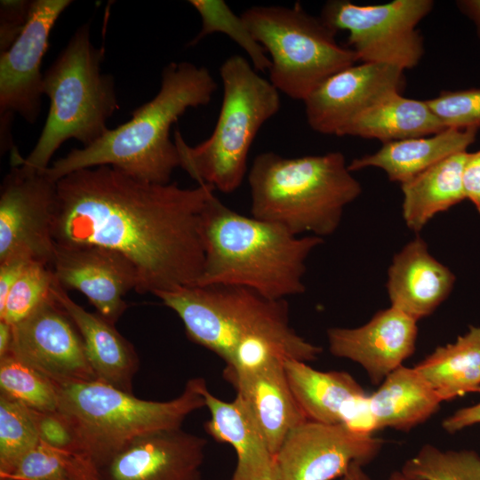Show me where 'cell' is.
Here are the masks:
<instances>
[{
  "label": "cell",
  "mask_w": 480,
  "mask_h": 480,
  "mask_svg": "<svg viewBox=\"0 0 480 480\" xmlns=\"http://www.w3.org/2000/svg\"><path fill=\"white\" fill-rule=\"evenodd\" d=\"M53 238L92 244L126 257L139 293L196 285L204 249L202 214L214 189L156 184L109 165L74 172L57 181Z\"/></svg>",
  "instance_id": "cell-1"
},
{
  "label": "cell",
  "mask_w": 480,
  "mask_h": 480,
  "mask_svg": "<svg viewBox=\"0 0 480 480\" xmlns=\"http://www.w3.org/2000/svg\"><path fill=\"white\" fill-rule=\"evenodd\" d=\"M216 88L206 68L171 62L162 71L156 95L136 108L128 122L87 147L72 149L43 172L57 182L82 169L109 165L140 180L170 183L180 164L171 126L188 108L209 104Z\"/></svg>",
  "instance_id": "cell-2"
},
{
  "label": "cell",
  "mask_w": 480,
  "mask_h": 480,
  "mask_svg": "<svg viewBox=\"0 0 480 480\" xmlns=\"http://www.w3.org/2000/svg\"><path fill=\"white\" fill-rule=\"evenodd\" d=\"M204 261L196 285L247 287L272 300L305 292L306 260L323 243L295 236L283 226L248 217L224 204L214 193L202 214Z\"/></svg>",
  "instance_id": "cell-3"
},
{
  "label": "cell",
  "mask_w": 480,
  "mask_h": 480,
  "mask_svg": "<svg viewBox=\"0 0 480 480\" xmlns=\"http://www.w3.org/2000/svg\"><path fill=\"white\" fill-rule=\"evenodd\" d=\"M340 152L296 158L260 153L248 173L251 214L295 236H330L362 192Z\"/></svg>",
  "instance_id": "cell-4"
},
{
  "label": "cell",
  "mask_w": 480,
  "mask_h": 480,
  "mask_svg": "<svg viewBox=\"0 0 480 480\" xmlns=\"http://www.w3.org/2000/svg\"><path fill=\"white\" fill-rule=\"evenodd\" d=\"M180 318L190 340L227 363L242 342L265 338L293 360L315 361L322 348L291 326L286 300H272L247 287L191 285L154 294Z\"/></svg>",
  "instance_id": "cell-5"
},
{
  "label": "cell",
  "mask_w": 480,
  "mask_h": 480,
  "mask_svg": "<svg viewBox=\"0 0 480 480\" xmlns=\"http://www.w3.org/2000/svg\"><path fill=\"white\" fill-rule=\"evenodd\" d=\"M103 56L91 41L89 25L81 26L44 74L50 109L37 142L26 158L12 152V166L43 172L66 140L87 147L108 131L107 121L118 103L112 76L100 71Z\"/></svg>",
  "instance_id": "cell-6"
},
{
  "label": "cell",
  "mask_w": 480,
  "mask_h": 480,
  "mask_svg": "<svg viewBox=\"0 0 480 480\" xmlns=\"http://www.w3.org/2000/svg\"><path fill=\"white\" fill-rule=\"evenodd\" d=\"M222 102L211 136L189 146L175 132L180 164L198 185L232 193L247 172L250 148L260 127L280 109L278 90L240 55L228 58L220 68Z\"/></svg>",
  "instance_id": "cell-7"
},
{
  "label": "cell",
  "mask_w": 480,
  "mask_h": 480,
  "mask_svg": "<svg viewBox=\"0 0 480 480\" xmlns=\"http://www.w3.org/2000/svg\"><path fill=\"white\" fill-rule=\"evenodd\" d=\"M59 407L73 424L82 452L100 468L136 437L180 428L186 418L205 406L190 379L169 401H150L100 380L56 383Z\"/></svg>",
  "instance_id": "cell-8"
},
{
  "label": "cell",
  "mask_w": 480,
  "mask_h": 480,
  "mask_svg": "<svg viewBox=\"0 0 480 480\" xmlns=\"http://www.w3.org/2000/svg\"><path fill=\"white\" fill-rule=\"evenodd\" d=\"M241 17L270 56V83L293 100L304 101L326 78L357 61L350 48L337 43V32L299 3L252 6Z\"/></svg>",
  "instance_id": "cell-9"
},
{
  "label": "cell",
  "mask_w": 480,
  "mask_h": 480,
  "mask_svg": "<svg viewBox=\"0 0 480 480\" xmlns=\"http://www.w3.org/2000/svg\"><path fill=\"white\" fill-rule=\"evenodd\" d=\"M434 7L432 0H394L357 4L348 0L324 4L320 18L330 28L348 32V44L357 60L415 68L424 54L418 24Z\"/></svg>",
  "instance_id": "cell-10"
},
{
  "label": "cell",
  "mask_w": 480,
  "mask_h": 480,
  "mask_svg": "<svg viewBox=\"0 0 480 480\" xmlns=\"http://www.w3.org/2000/svg\"><path fill=\"white\" fill-rule=\"evenodd\" d=\"M57 204V182L12 166L1 186L0 261L20 256L51 266Z\"/></svg>",
  "instance_id": "cell-11"
},
{
  "label": "cell",
  "mask_w": 480,
  "mask_h": 480,
  "mask_svg": "<svg viewBox=\"0 0 480 480\" xmlns=\"http://www.w3.org/2000/svg\"><path fill=\"white\" fill-rule=\"evenodd\" d=\"M383 441L345 424L307 420L293 428L275 455L276 480H334L355 462L364 466Z\"/></svg>",
  "instance_id": "cell-12"
},
{
  "label": "cell",
  "mask_w": 480,
  "mask_h": 480,
  "mask_svg": "<svg viewBox=\"0 0 480 480\" xmlns=\"http://www.w3.org/2000/svg\"><path fill=\"white\" fill-rule=\"evenodd\" d=\"M9 353L56 383L97 380L78 329L52 293L12 325Z\"/></svg>",
  "instance_id": "cell-13"
},
{
  "label": "cell",
  "mask_w": 480,
  "mask_h": 480,
  "mask_svg": "<svg viewBox=\"0 0 480 480\" xmlns=\"http://www.w3.org/2000/svg\"><path fill=\"white\" fill-rule=\"evenodd\" d=\"M70 0L31 1L25 28L13 44L0 54L1 126H11L13 114L36 123L43 95L41 64L50 33Z\"/></svg>",
  "instance_id": "cell-14"
},
{
  "label": "cell",
  "mask_w": 480,
  "mask_h": 480,
  "mask_svg": "<svg viewBox=\"0 0 480 480\" xmlns=\"http://www.w3.org/2000/svg\"><path fill=\"white\" fill-rule=\"evenodd\" d=\"M51 268L66 291L83 293L96 312L115 325L127 308L124 296L138 284L133 264L121 253L99 245L55 243Z\"/></svg>",
  "instance_id": "cell-15"
},
{
  "label": "cell",
  "mask_w": 480,
  "mask_h": 480,
  "mask_svg": "<svg viewBox=\"0 0 480 480\" xmlns=\"http://www.w3.org/2000/svg\"><path fill=\"white\" fill-rule=\"evenodd\" d=\"M405 87L404 70L380 63L347 67L321 83L303 101L308 125L337 135L360 112L392 92Z\"/></svg>",
  "instance_id": "cell-16"
},
{
  "label": "cell",
  "mask_w": 480,
  "mask_h": 480,
  "mask_svg": "<svg viewBox=\"0 0 480 480\" xmlns=\"http://www.w3.org/2000/svg\"><path fill=\"white\" fill-rule=\"evenodd\" d=\"M206 439L181 428L130 442L101 465L100 480H201Z\"/></svg>",
  "instance_id": "cell-17"
},
{
  "label": "cell",
  "mask_w": 480,
  "mask_h": 480,
  "mask_svg": "<svg viewBox=\"0 0 480 480\" xmlns=\"http://www.w3.org/2000/svg\"><path fill=\"white\" fill-rule=\"evenodd\" d=\"M417 336V321L391 306L359 327L327 330L331 354L360 364L374 385L412 356Z\"/></svg>",
  "instance_id": "cell-18"
},
{
  "label": "cell",
  "mask_w": 480,
  "mask_h": 480,
  "mask_svg": "<svg viewBox=\"0 0 480 480\" xmlns=\"http://www.w3.org/2000/svg\"><path fill=\"white\" fill-rule=\"evenodd\" d=\"M284 360L275 357L252 372L223 370L274 456L288 434L308 420L291 388Z\"/></svg>",
  "instance_id": "cell-19"
},
{
  "label": "cell",
  "mask_w": 480,
  "mask_h": 480,
  "mask_svg": "<svg viewBox=\"0 0 480 480\" xmlns=\"http://www.w3.org/2000/svg\"><path fill=\"white\" fill-rule=\"evenodd\" d=\"M284 365L291 388L308 420L345 424L371 432L368 396L351 374L318 371L293 359H284Z\"/></svg>",
  "instance_id": "cell-20"
},
{
  "label": "cell",
  "mask_w": 480,
  "mask_h": 480,
  "mask_svg": "<svg viewBox=\"0 0 480 480\" xmlns=\"http://www.w3.org/2000/svg\"><path fill=\"white\" fill-rule=\"evenodd\" d=\"M454 283L453 273L430 254L422 238L416 237L393 258L387 289L391 307L418 322L446 300Z\"/></svg>",
  "instance_id": "cell-21"
},
{
  "label": "cell",
  "mask_w": 480,
  "mask_h": 480,
  "mask_svg": "<svg viewBox=\"0 0 480 480\" xmlns=\"http://www.w3.org/2000/svg\"><path fill=\"white\" fill-rule=\"evenodd\" d=\"M52 294L78 329L97 380L133 394V378L140 367L133 345L115 324L75 302L57 280L52 287Z\"/></svg>",
  "instance_id": "cell-22"
},
{
  "label": "cell",
  "mask_w": 480,
  "mask_h": 480,
  "mask_svg": "<svg viewBox=\"0 0 480 480\" xmlns=\"http://www.w3.org/2000/svg\"><path fill=\"white\" fill-rule=\"evenodd\" d=\"M210 420L204 428L215 441L230 444L236 454V466L230 480H263L276 476L275 456L241 400L226 402L207 388L204 378L196 377Z\"/></svg>",
  "instance_id": "cell-23"
},
{
  "label": "cell",
  "mask_w": 480,
  "mask_h": 480,
  "mask_svg": "<svg viewBox=\"0 0 480 480\" xmlns=\"http://www.w3.org/2000/svg\"><path fill=\"white\" fill-rule=\"evenodd\" d=\"M477 132L448 128L428 136L383 143L376 152L352 160L348 169L380 168L389 180L403 184L444 159L467 151Z\"/></svg>",
  "instance_id": "cell-24"
},
{
  "label": "cell",
  "mask_w": 480,
  "mask_h": 480,
  "mask_svg": "<svg viewBox=\"0 0 480 480\" xmlns=\"http://www.w3.org/2000/svg\"><path fill=\"white\" fill-rule=\"evenodd\" d=\"M442 403L414 367L401 365L367 397L372 431L393 428L408 432L433 416Z\"/></svg>",
  "instance_id": "cell-25"
},
{
  "label": "cell",
  "mask_w": 480,
  "mask_h": 480,
  "mask_svg": "<svg viewBox=\"0 0 480 480\" xmlns=\"http://www.w3.org/2000/svg\"><path fill=\"white\" fill-rule=\"evenodd\" d=\"M445 128L426 100L392 92L356 116L339 136L379 140L383 143L428 136Z\"/></svg>",
  "instance_id": "cell-26"
},
{
  "label": "cell",
  "mask_w": 480,
  "mask_h": 480,
  "mask_svg": "<svg viewBox=\"0 0 480 480\" xmlns=\"http://www.w3.org/2000/svg\"><path fill=\"white\" fill-rule=\"evenodd\" d=\"M468 151L454 154L401 184L406 226L420 231L437 213L465 197L462 171Z\"/></svg>",
  "instance_id": "cell-27"
},
{
  "label": "cell",
  "mask_w": 480,
  "mask_h": 480,
  "mask_svg": "<svg viewBox=\"0 0 480 480\" xmlns=\"http://www.w3.org/2000/svg\"><path fill=\"white\" fill-rule=\"evenodd\" d=\"M414 368L443 402L476 392L480 387V325L436 348Z\"/></svg>",
  "instance_id": "cell-28"
},
{
  "label": "cell",
  "mask_w": 480,
  "mask_h": 480,
  "mask_svg": "<svg viewBox=\"0 0 480 480\" xmlns=\"http://www.w3.org/2000/svg\"><path fill=\"white\" fill-rule=\"evenodd\" d=\"M4 480H100V469L86 453L40 442Z\"/></svg>",
  "instance_id": "cell-29"
},
{
  "label": "cell",
  "mask_w": 480,
  "mask_h": 480,
  "mask_svg": "<svg viewBox=\"0 0 480 480\" xmlns=\"http://www.w3.org/2000/svg\"><path fill=\"white\" fill-rule=\"evenodd\" d=\"M199 13L202 27L189 45L204 36L223 33L236 42L249 56L256 71L269 70L270 59L265 49L256 41L242 17H238L223 0L188 1Z\"/></svg>",
  "instance_id": "cell-30"
},
{
  "label": "cell",
  "mask_w": 480,
  "mask_h": 480,
  "mask_svg": "<svg viewBox=\"0 0 480 480\" xmlns=\"http://www.w3.org/2000/svg\"><path fill=\"white\" fill-rule=\"evenodd\" d=\"M39 443L29 408L0 394V480L5 479Z\"/></svg>",
  "instance_id": "cell-31"
},
{
  "label": "cell",
  "mask_w": 480,
  "mask_h": 480,
  "mask_svg": "<svg viewBox=\"0 0 480 480\" xmlns=\"http://www.w3.org/2000/svg\"><path fill=\"white\" fill-rule=\"evenodd\" d=\"M0 389L34 410L50 412L59 407L55 383L11 353L0 358Z\"/></svg>",
  "instance_id": "cell-32"
},
{
  "label": "cell",
  "mask_w": 480,
  "mask_h": 480,
  "mask_svg": "<svg viewBox=\"0 0 480 480\" xmlns=\"http://www.w3.org/2000/svg\"><path fill=\"white\" fill-rule=\"evenodd\" d=\"M400 470L420 480H480V455L473 450L444 451L427 444Z\"/></svg>",
  "instance_id": "cell-33"
},
{
  "label": "cell",
  "mask_w": 480,
  "mask_h": 480,
  "mask_svg": "<svg viewBox=\"0 0 480 480\" xmlns=\"http://www.w3.org/2000/svg\"><path fill=\"white\" fill-rule=\"evenodd\" d=\"M55 280L50 265L31 261L0 308V320L13 325L28 317L51 295Z\"/></svg>",
  "instance_id": "cell-34"
},
{
  "label": "cell",
  "mask_w": 480,
  "mask_h": 480,
  "mask_svg": "<svg viewBox=\"0 0 480 480\" xmlns=\"http://www.w3.org/2000/svg\"><path fill=\"white\" fill-rule=\"evenodd\" d=\"M426 102L445 129H480V88L443 91Z\"/></svg>",
  "instance_id": "cell-35"
},
{
  "label": "cell",
  "mask_w": 480,
  "mask_h": 480,
  "mask_svg": "<svg viewBox=\"0 0 480 480\" xmlns=\"http://www.w3.org/2000/svg\"><path fill=\"white\" fill-rule=\"evenodd\" d=\"M40 442L52 447L83 452L77 433L68 417L57 411H37L29 408Z\"/></svg>",
  "instance_id": "cell-36"
},
{
  "label": "cell",
  "mask_w": 480,
  "mask_h": 480,
  "mask_svg": "<svg viewBox=\"0 0 480 480\" xmlns=\"http://www.w3.org/2000/svg\"><path fill=\"white\" fill-rule=\"evenodd\" d=\"M31 1L2 0L0 2V50L5 52L25 28Z\"/></svg>",
  "instance_id": "cell-37"
},
{
  "label": "cell",
  "mask_w": 480,
  "mask_h": 480,
  "mask_svg": "<svg viewBox=\"0 0 480 480\" xmlns=\"http://www.w3.org/2000/svg\"><path fill=\"white\" fill-rule=\"evenodd\" d=\"M462 183L466 199H468L480 213V150L467 153Z\"/></svg>",
  "instance_id": "cell-38"
},
{
  "label": "cell",
  "mask_w": 480,
  "mask_h": 480,
  "mask_svg": "<svg viewBox=\"0 0 480 480\" xmlns=\"http://www.w3.org/2000/svg\"><path fill=\"white\" fill-rule=\"evenodd\" d=\"M31 261L28 258L20 256L0 261V308L4 307L12 287Z\"/></svg>",
  "instance_id": "cell-39"
},
{
  "label": "cell",
  "mask_w": 480,
  "mask_h": 480,
  "mask_svg": "<svg viewBox=\"0 0 480 480\" xmlns=\"http://www.w3.org/2000/svg\"><path fill=\"white\" fill-rule=\"evenodd\" d=\"M476 392L480 394V387ZM480 423V401L475 404L455 411L442 422V428L449 434H455Z\"/></svg>",
  "instance_id": "cell-40"
},
{
  "label": "cell",
  "mask_w": 480,
  "mask_h": 480,
  "mask_svg": "<svg viewBox=\"0 0 480 480\" xmlns=\"http://www.w3.org/2000/svg\"><path fill=\"white\" fill-rule=\"evenodd\" d=\"M456 5L460 12L474 23L480 41V0H459L456 1Z\"/></svg>",
  "instance_id": "cell-41"
},
{
  "label": "cell",
  "mask_w": 480,
  "mask_h": 480,
  "mask_svg": "<svg viewBox=\"0 0 480 480\" xmlns=\"http://www.w3.org/2000/svg\"><path fill=\"white\" fill-rule=\"evenodd\" d=\"M12 341V324L0 320V358L10 351Z\"/></svg>",
  "instance_id": "cell-42"
},
{
  "label": "cell",
  "mask_w": 480,
  "mask_h": 480,
  "mask_svg": "<svg viewBox=\"0 0 480 480\" xmlns=\"http://www.w3.org/2000/svg\"><path fill=\"white\" fill-rule=\"evenodd\" d=\"M340 480H372L370 476L364 469V465L358 462L353 463L347 472L340 477Z\"/></svg>",
  "instance_id": "cell-43"
},
{
  "label": "cell",
  "mask_w": 480,
  "mask_h": 480,
  "mask_svg": "<svg viewBox=\"0 0 480 480\" xmlns=\"http://www.w3.org/2000/svg\"><path fill=\"white\" fill-rule=\"evenodd\" d=\"M386 480H420L413 477H411L401 470H396L392 472Z\"/></svg>",
  "instance_id": "cell-44"
},
{
  "label": "cell",
  "mask_w": 480,
  "mask_h": 480,
  "mask_svg": "<svg viewBox=\"0 0 480 480\" xmlns=\"http://www.w3.org/2000/svg\"><path fill=\"white\" fill-rule=\"evenodd\" d=\"M263 480H276V476H268Z\"/></svg>",
  "instance_id": "cell-45"
}]
</instances>
